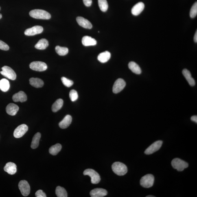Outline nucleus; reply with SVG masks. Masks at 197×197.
I'll return each instance as SVG.
<instances>
[{"label":"nucleus","mask_w":197,"mask_h":197,"mask_svg":"<svg viewBox=\"0 0 197 197\" xmlns=\"http://www.w3.org/2000/svg\"><path fill=\"white\" fill-rule=\"evenodd\" d=\"M111 56V53L106 51L100 53L97 57V59L102 63H105L110 60Z\"/></svg>","instance_id":"nucleus-21"},{"label":"nucleus","mask_w":197,"mask_h":197,"mask_svg":"<svg viewBox=\"0 0 197 197\" xmlns=\"http://www.w3.org/2000/svg\"><path fill=\"white\" fill-rule=\"evenodd\" d=\"M76 21L78 24L84 28L91 29L93 25L87 19L81 16H78L76 18Z\"/></svg>","instance_id":"nucleus-14"},{"label":"nucleus","mask_w":197,"mask_h":197,"mask_svg":"<svg viewBox=\"0 0 197 197\" xmlns=\"http://www.w3.org/2000/svg\"><path fill=\"white\" fill-rule=\"evenodd\" d=\"M0 9H1V8H0Z\"/></svg>","instance_id":"nucleus-43"},{"label":"nucleus","mask_w":197,"mask_h":197,"mask_svg":"<svg viewBox=\"0 0 197 197\" xmlns=\"http://www.w3.org/2000/svg\"><path fill=\"white\" fill-rule=\"evenodd\" d=\"M29 82L31 86L37 88H41L44 85L43 81L38 78H31L29 80Z\"/></svg>","instance_id":"nucleus-23"},{"label":"nucleus","mask_w":197,"mask_h":197,"mask_svg":"<svg viewBox=\"0 0 197 197\" xmlns=\"http://www.w3.org/2000/svg\"><path fill=\"white\" fill-rule=\"evenodd\" d=\"M2 70L0 73L3 76L11 80H16V75L15 72L12 68L8 66H5L2 68Z\"/></svg>","instance_id":"nucleus-6"},{"label":"nucleus","mask_w":197,"mask_h":197,"mask_svg":"<svg viewBox=\"0 0 197 197\" xmlns=\"http://www.w3.org/2000/svg\"><path fill=\"white\" fill-rule=\"evenodd\" d=\"M56 194L58 197H68L67 191L64 188L60 186H58L56 187Z\"/></svg>","instance_id":"nucleus-30"},{"label":"nucleus","mask_w":197,"mask_h":197,"mask_svg":"<svg viewBox=\"0 0 197 197\" xmlns=\"http://www.w3.org/2000/svg\"><path fill=\"white\" fill-rule=\"evenodd\" d=\"M82 43L84 46L88 47L96 45L97 41L94 38H92L91 37L85 36L82 38Z\"/></svg>","instance_id":"nucleus-19"},{"label":"nucleus","mask_w":197,"mask_h":197,"mask_svg":"<svg viewBox=\"0 0 197 197\" xmlns=\"http://www.w3.org/2000/svg\"><path fill=\"white\" fill-rule=\"evenodd\" d=\"M29 67L33 70L38 72L44 71L47 69V65L45 62L39 61L31 62Z\"/></svg>","instance_id":"nucleus-8"},{"label":"nucleus","mask_w":197,"mask_h":197,"mask_svg":"<svg viewBox=\"0 0 197 197\" xmlns=\"http://www.w3.org/2000/svg\"><path fill=\"white\" fill-rule=\"evenodd\" d=\"M62 148V145L60 143H57L56 145L51 146L49 148V153L53 156L56 155L61 150Z\"/></svg>","instance_id":"nucleus-29"},{"label":"nucleus","mask_w":197,"mask_h":197,"mask_svg":"<svg viewBox=\"0 0 197 197\" xmlns=\"http://www.w3.org/2000/svg\"><path fill=\"white\" fill-rule=\"evenodd\" d=\"M18 187L21 194L24 196H27L30 193V188L28 182L25 180H21L18 184Z\"/></svg>","instance_id":"nucleus-7"},{"label":"nucleus","mask_w":197,"mask_h":197,"mask_svg":"<svg viewBox=\"0 0 197 197\" xmlns=\"http://www.w3.org/2000/svg\"><path fill=\"white\" fill-rule=\"evenodd\" d=\"M55 50L58 54L60 56H64L67 55L69 53V49L68 48L64 47H61L60 46H57L55 47Z\"/></svg>","instance_id":"nucleus-31"},{"label":"nucleus","mask_w":197,"mask_h":197,"mask_svg":"<svg viewBox=\"0 0 197 197\" xmlns=\"http://www.w3.org/2000/svg\"><path fill=\"white\" fill-rule=\"evenodd\" d=\"M69 96L72 102H75L76 101L78 98V93L75 90H72L70 92Z\"/></svg>","instance_id":"nucleus-34"},{"label":"nucleus","mask_w":197,"mask_h":197,"mask_svg":"<svg viewBox=\"0 0 197 197\" xmlns=\"http://www.w3.org/2000/svg\"><path fill=\"white\" fill-rule=\"evenodd\" d=\"M2 18V15L1 14H0V19Z\"/></svg>","instance_id":"nucleus-42"},{"label":"nucleus","mask_w":197,"mask_h":197,"mask_svg":"<svg viewBox=\"0 0 197 197\" xmlns=\"http://www.w3.org/2000/svg\"><path fill=\"white\" fill-rule=\"evenodd\" d=\"M85 5L86 7L91 6L92 4V0H83Z\"/></svg>","instance_id":"nucleus-38"},{"label":"nucleus","mask_w":197,"mask_h":197,"mask_svg":"<svg viewBox=\"0 0 197 197\" xmlns=\"http://www.w3.org/2000/svg\"><path fill=\"white\" fill-rule=\"evenodd\" d=\"M40 137H41V134L39 132L35 134L34 137H33L32 143H31V148L35 149L37 148L39 146Z\"/></svg>","instance_id":"nucleus-25"},{"label":"nucleus","mask_w":197,"mask_h":197,"mask_svg":"<svg viewBox=\"0 0 197 197\" xmlns=\"http://www.w3.org/2000/svg\"><path fill=\"white\" fill-rule=\"evenodd\" d=\"M98 5L100 10L106 12L108 9V4L107 0H98Z\"/></svg>","instance_id":"nucleus-32"},{"label":"nucleus","mask_w":197,"mask_h":197,"mask_svg":"<svg viewBox=\"0 0 197 197\" xmlns=\"http://www.w3.org/2000/svg\"><path fill=\"white\" fill-rule=\"evenodd\" d=\"M72 121V118L71 116L69 115H67L59 123V126L62 129L67 128L71 124Z\"/></svg>","instance_id":"nucleus-20"},{"label":"nucleus","mask_w":197,"mask_h":197,"mask_svg":"<svg viewBox=\"0 0 197 197\" xmlns=\"http://www.w3.org/2000/svg\"><path fill=\"white\" fill-rule=\"evenodd\" d=\"M146 197H155V196H152V195H149L147 196Z\"/></svg>","instance_id":"nucleus-41"},{"label":"nucleus","mask_w":197,"mask_h":197,"mask_svg":"<svg viewBox=\"0 0 197 197\" xmlns=\"http://www.w3.org/2000/svg\"><path fill=\"white\" fill-rule=\"evenodd\" d=\"M163 143V141L161 140L155 142L146 149L145 153L147 155H150L160 150Z\"/></svg>","instance_id":"nucleus-9"},{"label":"nucleus","mask_w":197,"mask_h":197,"mask_svg":"<svg viewBox=\"0 0 197 197\" xmlns=\"http://www.w3.org/2000/svg\"><path fill=\"white\" fill-rule=\"evenodd\" d=\"M29 15L31 17L37 19H49L51 18V14L45 10L35 9L31 11Z\"/></svg>","instance_id":"nucleus-1"},{"label":"nucleus","mask_w":197,"mask_h":197,"mask_svg":"<svg viewBox=\"0 0 197 197\" xmlns=\"http://www.w3.org/2000/svg\"><path fill=\"white\" fill-rule=\"evenodd\" d=\"M191 121H194V122L197 123V116L196 115L193 116L191 117Z\"/></svg>","instance_id":"nucleus-39"},{"label":"nucleus","mask_w":197,"mask_h":197,"mask_svg":"<svg viewBox=\"0 0 197 197\" xmlns=\"http://www.w3.org/2000/svg\"><path fill=\"white\" fill-rule=\"evenodd\" d=\"M172 166L178 171H183L188 167V164L186 162L178 158H175L171 162Z\"/></svg>","instance_id":"nucleus-4"},{"label":"nucleus","mask_w":197,"mask_h":197,"mask_svg":"<svg viewBox=\"0 0 197 197\" xmlns=\"http://www.w3.org/2000/svg\"><path fill=\"white\" fill-rule=\"evenodd\" d=\"M197 14V2L195 3L192 5L190 12V16L193 18L196 17Z\"/></svg>","instance_id":"nucleus-33"},{"label":"nucleus","mask_w":197,"mask_h":197,"mask_svg":"<svg viewBox=\"0 0 197 197\" xmlns=\"http://www.w3.org/2000/svg\"><path fill=\"white\" fill-rule=\"evenodd\" d=\"M107 194V192L106 189L101 188H97L93 189L90 192L92 197H103Z\"/></svg>","instance_id":"nucleus-13"},{"label":"nucleus","mask_w":197,"mask_h":197,"mask_svg":"<svg viewBox=\"0 0 197 197\" xmlns=\"http://www.w3.org/2000/svg\"><path fill=\"white\" fill-rule=\"evenodd\" d=\"M128 67L132 72L136 74L139 75L142 72L141 68L135 62H131L128 64Z\"/></svg>","instance_id":"nucleus-24"},{"label":"nucleus","mask_w":197,"mask_h":197,"mask_svg":"<svg viewBox=\"0 0 197 197\" xmlns=\"http://www.w3.org/2000/svg\"><path fill=\"white\" fill-rule=\"evenodd\" d=\"M182 73L189 84L191 86H194L195 84V82L194 78H193L191 76L190 72L188 70L185 69L183 70Z\"/></svg>","instance_id":"nucleus-22"},{"label":"nucleus","mask_w":197,"mask_h":197,"mask_svg":"<svg viewBox=\"0 0 197 197\" xmlns=\"http://www.w3.org/2000/svg\"><path fill=\"white\" fill-rule=\"evenodd\" d=\"M145 8L144 3L142 2L138 3L134 5L132 9V13L134 16H137L141 13Z\"/></svg>","instance_id":"nucleus-17"},{"label":"nucleus","mask_w":197,"mask_h":197,"mask_svg":"<svg viewBox=\"0 0 197 197\" xmlns=\"http://www.w3.org/2000/svg\"><path fill=\"white\" fill-rule=\"evenodd\" d=\"M112 169L115 174L120 176L124 175L128 172L126 166L119 162L114 163L112 165Z\"/></svg>","instance_id":"nucleus-2"},{"label":"nucleus","mask_w":197,"mask_h":197,"mask_svg":"<svg viewBox=\"0 0 197 197\" xmlns=\"http://www.w3.org/2000/svg\"><path fill=\"white\" fill-rule=\"evenodd\" d=\"M37 197H46V195L42 190H39L37 191L35 194Z\"/></svg>","instance_id":"nucleus-37"},{"label":"nucleus","mask_w":197,"mask_h":197,"mask_svg":"<svg viewBox=\"0 0 197 197\" xmlns=\"http://www.w3.org/2000/svg\"><path fill=\"white\" fill-rule=\"evenodd\" d=\"M49 46V42L47 40L45 39H40L38 41L37 44L35 45L36 49L39 50H44L47 48Z\"/></svg>","instance_id":"nucleus-26"},{"label":"nucleus","mask_w":197,"mask_h":197,"mask_svg":"<svg viewBox=\"0 0 197 197\" xmlns=\"http://www.w3.org/2000/svg\"><path fill=\"white\" fill-rule=\"evenodd\" d=\"M84 175H88L91 178V182L93 184H97L100 181V177L99 174L93 169H88L84 171Z\"/></svg>","instance_id":"nucleus-5"},{"label":"nucleus","mask_w":197,"mask_h":197,"mask_svg":"<svg viewBox=\"0 0 197 197\" xmlns=\"http://www.w3.org/2000/svg\"><path fill=\"white\" fill-rule=\"evenodd\" d=\"M43 31V28L40 26H35L25 31V34L27 36H33L41 33Z\"/></svg>","instance_id":"nucleus-12"},{"label":"nucleus","mask_w":197,"mask_h":197,"mask_svg":"<svg viewBox=\"0 0 197 197\" xmlns=\"http://www.w3.org/2000/svg\"><path fill=\"white\" fill-rule=\"evenodd\" d=\"M194 40L195 43H197V31L196 30L195 33L194 37Z\"/></svg>","instance_id":"nucleus-40"},{"label":"nucleus","mask_w":197,"mask_h":197,"mask_svg":"<svg viewBox=\"0 0 197 197\" xmlns=\"http://www.w3.org/2000/svg\"><path fill=\"white\" fill-rule=\"evenodd\" d=\"M9 46L5 42L0 40V49L6 51L9 50Z\"/></svg>","instance_id":"nucleus-36"},{"label":"nucleus","mask_w":197,"mask_h":197,"mask_svg":"<svg viewBox=\"0 0 197 197\" xmlns=\"http://www.w3.org/2000/svg\"><path fill=\"white\" fill-rule=\"evenodd\" d=\"M4 170L8 174L10 175H13L16 174L17 171L16 165L15 164L9 162L5 164Z\"/></svg>","instance_id":"nucleus-16"},{"label":"nucleus","mask_w":197,"mask_h":197,"mask_svg":"<svg viewBox=\"0 0 197 197\" xmlns=\"http://www.w3.org/2000/svg\"><path fill=\"white\" fill-rule=\"evenodd\" d=\"M126 85V82L123 79L119 78L117 79L115 81L113 86V93H120L124 89Z\"/></svg>","instance_id":"nucleus-10"},{"label":"nucleus","mask_w":197,"mask_h":197,"mask_svg":"<svg viewBox=\"0 0 197 197\" xmlns=\"http://www.w3.org/2000/svg\"><path fill=\"white\" fill-rule=\"evenodd\" d=\"M28 130V126L25 124H22L18 126L15 130L14 136L16 138H21L26 133Z\"/></svg>","instance_id":"nucleus-11"},{"label":"nucleus","mask_w":197,"mask_h":197,"mask_svg":"<svg viewBox=\"0 0 197 197\" xmlns=\"http://www.w3.org/2000/svg\"><path fill=\"white\" fill-rule=\"evenodd\" d=\"M19 109V108L17 105L11 103L7 106L6 111L9 115L14 116L17 113Z\"/></svg>","instance_id":"nucleus-18"},{"label":"nucleus","mask_w":197,"mask_h":197,"mask_svg":"<svg viewBox=\"0 0 197 197\" xmlns=\"http://www.w3.org/2000/svg\"><path fill=\"white\" fill-rule=\"evenodd\" d=\"M12 100L15 102H25L27 100V95L24 92L20 91L13 95Z\"/></svg>","instance_id":"nucleus-15"},{"label":"nucleus","mask_w":197,"mask_h":197,"mask_svg":"<svg viewBox=\"0 0 197 197\" xmlns=\"http://www.w3.org/2000/svg\"><path fill=\"white\" fill-rule=\"evenodd\" d=\"M10 87V83L7 79H3L0 80V89L2 91L7 92L8 91Z\"/></svg>","instance_id":"nucleus-27"},{"label":"nucleus","mask_w":197,"mask_h":197,"mask_svg":"<svg viewBox=\"0 0 197 197\" xmlns=\"http://www.w3.org/2000/svg\"><path fill=\"white\" fill-rule=\"evenodd\" d=\"M154 178L153 175L148 174L142 178L140 181V185L145 188H149L153 185Z\"/></svg>","instance_id":"nucleus-3"},{"label":"nucleus","mask_w":197,"mask_h":197,"mask_svg":"<svg viewBox=\"0 0 197 197\" xmlns=\"http://www.w3.org/2000/svg\"><path fill=\"white\" fill-rule=\"evenodd\" d=\"M63 104V100L61 99H58L54 104L51 107V110L53 112H56L59 110L62 107Z\"/></svg>","instance_id":"nucleus-28"},{"label":"nucleus","mask_w":197,"mask_h":197,"mask_svg":"<svg viewBox=\"0 0 197 197\" xmlns=\"http://www.w3.org/2000/svg\"><path fill=\"white\" fill-rule=\"evenodd\" d=\"M61 80L62 83L67 87H71L73 84V82L72 80H70L65 77H62Z\"/></svg>","instance_id":"nucleus-35"}]
</instances>
